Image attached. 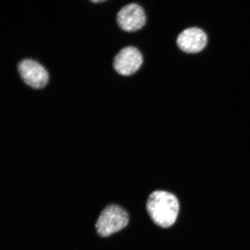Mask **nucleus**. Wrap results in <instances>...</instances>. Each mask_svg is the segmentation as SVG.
<instances>
[{
  "instance_id": "nucleus-4",
  "label": "nucleus",
  "mask_w": 250,
  "mask_h": 250,
  "mask_svg": "<svg viewBox=\"0 0 250 250\" xmlns=\"http://www.w3.org/2000/svg\"><path fill=\"white\" fill-rule=\"evenodd\" d=\"M143 62V55L139 50L133 46H126L114 56L112 68L120 76L127 77L137 73Z\"/></svg>"
},
{
  "instance_id": "nucleus-3",
  "label": "nucleus",
  "mask_w": 250,
  "mask_h": 250,
  "mask_svg": "<svg viewBox=\"0 0 250 250\" xmlns=\"http://www.w3.org/2000/svg\"><path fill=\"white\" fill-rule=\"evenodd\" d=\"M19 76L31 89L42 90L48 85L50 75L44 65L33 59L26 58L18 62Z\"/></svg>"
},
{
  "instance_id": "nucleus-7",
  "label": "nucleus",
  "mask_w": 250,
  "mask_h": 250,
  "mask_svg": "<svg viewBox=\"0 0 250 250\" xmlns=\"http://www.w3.org/2000/svg\"><path fill=\"white\" fill-rule=\"evenodd\" d=\"M89 1L93 3V4H102V3H104L108 1V0H89Z\"/></svg>"
},
{
  "instance_id": "nucleus-5",
  "label": "nucleus",
  "mask_w": 250,
  "mask_h": 250,
  "mask_svg": "<svg viewBox=\"0 0 250 250\" xmlns=\"http://www.w3.org/2000/svg\"><path fill=\"white\" fill-rule=\"evenodd\" d=\"M116 21L120 29L126 33H134L142 29L146 23L143 8L136 3H129L118 12Z\"/></svg>"
},
{
  "instance_id": "nucleus-2",
  "label": "nucleus",
  "mask_w": 250,
  "mask_h": 250,
  "mask_svg": "<svg viewBox=\"0 0 250 250\" xmlns=\"http://www.w3.org/2000/svg\"><path fill=\"white\" fill-rule=\"evenodd\" d=\"M129 214L120 205L111 203L105 206L100 214L95 224L97 233L107 237L126 227L129 222Z\"/></svg>"
},
{
  "instance_id": "nucleus-1",
  "label": "nucleus",
  "mask_w": 250,
  "mask_h": 250,
  "mask_svg": "<svg viewBox=\"0 0 250 250\" xmlns=\"http://www.w3.org/2000/svg\"><path fill=\"white\" fill-rule=\"evenodd\" d=\"M180 208L177 196L167 190H154L149 195L146 203V210L149 217L156 226L163 228L173 226Z\"/></svg>"
},
{
  "instance_id": "nucleus-6",
  "label": "nucleus",
  "mask_w": 250,
  "mask_h": 250,
  "mask_svg": "<svg viewBox=\"0 0 250 250\" xmlns=\"http://www.w3.org/2000/svg\"><path fill=\"white\" fill-rule=\"evenodd\" d=\"M208 36L204 31L198 27H190L181 32L177 39L179 48L187 54H196L207 45Z\"/></svg>"
}]
</instances>
